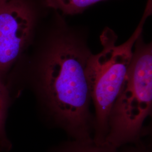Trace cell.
I'll return each instance as SVG.
<instances>
[{
    "label": "cell",
    "instance_id": "1",
    "mask_svg": "<svg viewBox=\"0 0 152 152\" xmlns=\"http://www.w3.org/2000/svg\"><path fill=\"white\" fill-rule=\"evenodd\" d=\"M91 54L74 38H55L32 71L7 85L11 95L18 87L16 95L29 88L49 124L63 130L73 140L92 139L94 115L86 75Z\"/></svg>",
    "mask_w": 152,
    "mask_h": 152
},
{
    "label": "cell",
    "instance_id": "2",
    "mask_svg": "<svg viewBox=\"0 0 152 152\" xmlns=\"http://www.w3.org/2000/svg\"><path fill=\"white\" fill-rule=\"evenodd\" d=\"M152 46L140 35L125 80L109 116L105 142L118 149L141 141L144 124L152 113Z\"/></svg>",
    "mask_w": 152,
    "mask_h": 152
},
{
    "label": "cell",
    "instance_id": "3",
    "mask_svg": "<svg viewBox=\"0 0 152 152\" xmlns=\"http://www.w3.org/2000/svg\"><path fill=\"white\" fill-rule=\"evenodd\" d=\"M152 0H148L141 21L128 40L116 45L118 37L105 28L100 36L103 49L91 54L86 66V75L91 102L94 107L93 140L105 143L108 134L109 114L125 80L133 55L134 46L141 34L144 23L152 13Z\"/></svg>",
    "mask_w": 152,
    "mask_h": 152
},
{
    "label": "cell",
    "instance_id": "4",
    "mask_svg": "<svg viewBox=\"0 0 152 152\" xmlns=\"http://www.w3.org/2000/svg\"><path fill=\"white\" fill-rule=\"evenodd\" d=\"M33 19L21 0H6L0 5V76L4 80L27 45Z\"/></svg>",
    "mask_w": 152,
    "mask_h": 152
},
{
    "label": "cell",
    "instance_id": "5",
    "mask_svg": "<svg viewBox=\"0 0 152 152\" xmlns=\"http://www.w3.org/2000/svg\"><path fill=\"white\" fill-rule=\"evenodd\" d=\"M11 95L6 81L0 76V151L9 152L12 147L6 132V121L11 104Z\"/></svg>",
    "mask_w": 152,
    "mask_h": 152
},
{
    "label": "cell",
    "instance_id": "6",
    "mask_svg": "<svg viewBox=\"0 0 152 152\" xmlns=\"http://www.w3.org/2000/svg\"><path fill=\"white\" fill-rule=\"evenodd\" d=\"M51 152H119L118 149L106 144H98L93 139L77 140L72 139L61 143Z\"/></svg>",
    "mask_w": 152,
    "mask_h": 152
},
{
    "label": "cell",
    "instance_id": "7",
    "mask_svg": "<svg viewBox=\"0 0 152 152\" xmlns=\"http://www.w3.org/2000/svg\"><path fill=\"white\" fill-rule=\"evenodd\" d=\"M104 0H44L47 7L59 10L65 15L81 13L87 7Z\"/></svg>",
    "mask_w": 152,
    "mask_h": 152
},
{
    "label": "cell",
    "instance_id": "8",
    "mask_svg": "<svg viewBox=\"0 0 152 152\" xmlns=\"http://www.w3.org/2000/svg\"><path fill=\"white\" fill-rule=\"evenodd\" d=\"M119 152H152L149 145H147L142 141L135 144H128L118 149Z\"/></svg>",
    "mask_w": 152,
    "mask_h": 152
},
{
    "label": "cell",
    "instance_id": "9",
    "mask_svg": "<svg viewBox=\"0 0 152 152\" xmlns=\"http://www.w3.org/2000/svg\"><path fill=\"white\" fill-rule=\"evenodd\" d=\"M5 1H6V0H0V5H1L2 3H3Z\"/></svg>",
    "mask_w": 152,
    "mask_h": 152
}]
</instances>
